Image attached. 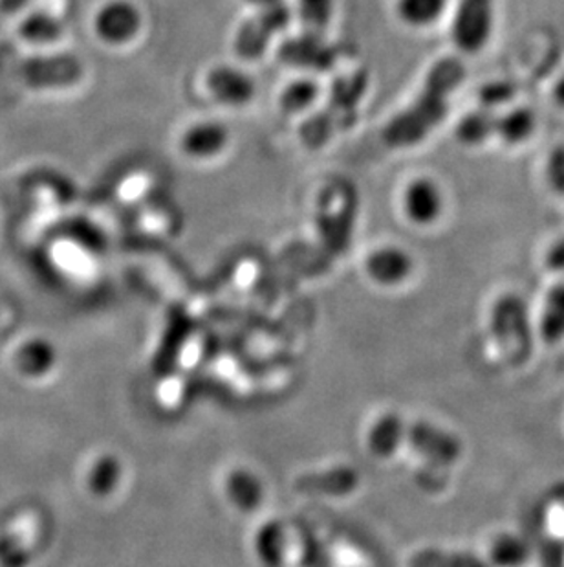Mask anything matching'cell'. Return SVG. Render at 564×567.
I'll use <instances>...</instances> for the list:
<instances>
[{"instance_id":"1","label":"cell","mask_w":564,"mask_h":567,"mask_svg":"<svg viewBox=\"0 0 564 567\" xmlns=\"http://www.w3.org/2000/svg\"><path fill=\"white\" fill-rule=\"evenodd\" d=\"M466 74V64L458 58H443L432 64L415 102L385 127V144L393 150H407L424 142L448 118L452 92L460 89Z\"/></svg>"},{"instance_id":"2","label":"cell","mask_w":564,"mask_h":567,"mask_svg":"<svg viewBox=\"0 0 564 567\" xmlns=\"http://www.w3.org/2000/svg\"><path fill=\"white\" fill-rule=\"evenodd\" d=\"M368 89L367 70L343 75L332 89L328 107L301 127V140L309 150H320L337 133L356 124L357 105Z\"/></svg>"},{"instance_id":"3","label":"cell","mask_w":564,"mask_h":567,"mask_svg":"<svg viewBox=\"0 0 564 567\" xmlns=\"http://www.w3.org/2000/svg\"><path fill=\"white\" fill-rule=\"evenodd\" d=\"M493 331L502 353L513 364L521 365L532 354V331L526 306L516 296H504L493 311Z\"/></svg>"},{"instance_id":"4","label":"cell","mask_w":564,"mask_h":567,"mask_svg":"<svg viewBox=\"0 0 564 567\" xmlns=\"http://www.w3.org/2000/svg\"><path fill=\"white\" fill-rule=\"evenodd\" d=\"M495 28V0H460L452 17L451 39L462 54H479Z\"/></svg>"},{"instance_id":"5","label":"cell","mask_w":564,"mask_h":567,"mask_svg":"<svg viewBox=\"0 0 564 567\" xmlns=\"http://www.w3.org/2000/svg\"><path fill=\"white\" fill-rule=\"evenodd\" d=\"M290 22L292 8L286 0L264 10H257V16L248 19L234 35V52L246 61L261 60L273 35L284 32Z\"/></svg>"},{"instance_id":"6","label":"cell","mask_w":564,"mask_h":567,"mask_svg":"<svg viewBox=\"0 0 564 567\" xmlns=\"http://www.w3.org/2000/svg\"><path fill=\"white\" fill-rule=\"evenodd\" d=\"M142 24V11L130 0H111L94 19L97 38L113 47H122L138 38Z\"/></svg>"},{"instance_id":"7","label":"cell","mask_w":564,"mask_h":567,"mask_svg":"<svg viewBox=\"0 0 564 567\" xmlns=\"http://www.w3.org/2000/svg\"><path fill=\"white\" fill-rule=\"evenodd\" d=\"M83 63L75 55L58 54L35 58L22 66V75L32 89H66L83 78Z\"/></svg>"},{"instance_id":"8","label":"cell","mask_w":564,"mask_h":567,"mask_svg":"<svg viewBox=\"0 0 564 567\" xmlns=\"http://www.w3.org/2000/svg\"><path fill=\"white\" fill-rule=\"evenodd\" d=\"M208 91L226 107H244L255 97V81L234 66H217L208 74Z\"/></svg>"},{"instance_id":"9","label":"cell","mask_w":564,"mask_h":567,"mask_svg":"<svg viewBox=\"0 0 564 567\" xmlns=\"http://www.w3.org/2000/svg\"><path fill=\"white\" fill-rule=\"evenodd\" d=\"M404 209L415 225L429 226L437 223L443 212L442 189L431 178H416L405 189Z\"/></svg>"},{"instance_id":"10","label":"cell","mask_w":564,"mask_h":567,"mask_svg":"<svg viewBox=\"0 0 564 567\" xmlns=\"http://www.w3.org/2000/svg\"><path fill=\"white\" fill-rule=\"evenodd\" d=\"M281 60L299 69H331L336 63V52L326 43L323 35L304 32L301 38L290 39L282 44Z\"/></svg>"},{"instance_id":"11","label":"cell","mask_w":564,"mask_h":567,"mask_svg":"<svg viewBox=\"0 0 564 567\" xmlns=\"http://www.w3.org/2000/svg\"><path fill=\"white\" fill-rule=\"evenodd\" d=\"M228 144V127L213 120L191 125L181 136V151L197 161H208L219 156Z\"/></svg>"},{"instance_id":"12","label":"cell","mask_w":564,"mask_h":567,"mask_svg":"<svg viewBox=\"0 0 564 567\" xmlns=\"http://www.w3.org/2000/svg\"><path fill=\"white\" fill-rule=\"evenodd\" d=\"M368 274L382 284H396L409 274L410 257L399 248H382L368 257Z\"/></svg>"},{"instance_id":"13","label":"cell","mask_w":564,"mask_h":567,"mask_svg":"<svg viewBox=\"0 0 564 567\" xmlns=\"http://www.w3.org/2000/svg\"><path fill=\"white\" fill-rule=\"evenodd\" d=\"M497 134V116L490 109H479L466 114L457 125V138L468 147H479Z\"/></svg>"},{"instance_id":"14","label":"cell","mask_w":564,"mask_h":567,"mask_svg":"<svg viewBox=\"0 0 564 567\" xmlns=\"http://www.w3.org/2000/svg\"><path fill=\"white\" fill-rule=\"evenodd\" d=\"M55 364V351L46 340L35 338L17 351V370L28 377H43Z\"/></svg>"},{"instance_id":"15","label":"cell","mask_w":564,"mask_h":567,"mask_svg":"<svg viewBox=\"0 0 564 567\" xmlns=\"http://www.w3.org/2000/svg\"><path fill=\"white\" fill-rule=\"evenodd\" d=\"M535 114L526 107H516L497 116V134L506 145H521L535 131Z\"/></svg>"},{"instance_id":"16","label":"cell","mask_w":564,"mask_h":567,"mask_svg":"<svg viewBox=\"0 0 564 567\" xmlns=\"http://www.w3.org/2000/svg\"><path fill=\"white\" fill-rule=\"evenodd\" d=\"M63 22L58 17L46 11H35L24 17V21L19 27V33L27 43L35 47H46L58 41L63 35Z\"/></svg>"},{"instance_id":"17","label":"cell","mask_w":564,"mask_h":567,"mask_svg":"<svg viewBox=\"0 0 564 567\" xmlns=\"http://www.w3.org/2000/svg\"><path fill=\"white\" fill-rule=\"evenodd\" d=\"M448 10V0H398L396 11L405 24L412 28H427L440 21Z\"/></svg>"},{"instance_id":"18","label":"cell","mask_w":564,"mask_h":567,"mask_svg":"<svg viewBox=\"0 0 564 567\" xmlns=\"http://www.w3.org/2000/svg\"><path fill=\"white\" fill-rule=\"evenodd\" d=\"M336 11V0H299L297 16L304 32L325 35Z\"/></svg>"},{"instance_id":"19","label":"cell","mask_w":564,"mask_h":567,"mask_svg":"<svg viewBox=\"0 0 564 567\" xmlns=\"http://www.w3.org/2000/svg\"><path fill=\"white\" fill-rule=\"evenodd\" d=\"M321 96V86L317 81L303 80L292 81L290 85L282 91L281 109L286 114L303 113L306 109L312 107Z\"/></svg>"},{"instance_id":"20","label":"cell","mask_w":564,"mask_h":567,"mask_svg":"<svg viewBox=\"0 0 564 567\" xmlns=\"http://www.w3.org/2000/svg\"><path fill=\"white\" fill-rule=\"evenodd\" d=\"M544 340L557 342L564 337V285L555 287L549 295L541 321Z\"/></svg>"},{"instance_id":"21","label":"cell","mask_w":564,"mask_h":567,"mask_svg":"<svg viewBox=\"0 0 564 567\" xmlns=\"http://www.w3.org/2000/svg\"><path fill=\"white\" fill-rule=\"evenodd\" d=\"M528 546L516 536H502L493 546V560L497 566L516 567L526 563Z\"/></svg>"},{"instance_id":"22","label":"cell","mask_w":564,"mask_h":567,"mask_svg":"<svg viewBox=\"0 0 564 567\" xmlns=\"http://www.w3.org/2000/svg\"><path fill=\"white\" fill-rule=\"evenodd\" d=\"M32 555L21 538L15 535H0V567H28Z\"/></svg>"},{"instance_id":"23","label":"cell","mask_w":564,"mask_h":567,"mask_svg":"<svg viewBox=\"0 0 564 567\" xmlns=\"http://www.w3.org/2000/svg\"><path fill=\"white\" fill-rule=\"evenodd\" d=\"M416 567H490L480 558L471 555H451V553H429Z\"/></svg>"},{"instance_id":"24","label":"cell","mask_w":564,"mask_h":567,"mask_svg":"<svg viewBox=\"0 0 564 567\" xmlns=\"http://www.w3.org/2000/svg\"><path fill=\"white\" fill-rule=\"evenodd\" d=\"M513 94H515V89L508 81H491L480 89L479 97L482 107L493 111L499 105L510 102Z\"/></svg>"},{"instance_id":"25","label":"cell","mask_w":564,"mask_h":567,"mask_svg":"<svg viewBox=\"0 0 564 567\" xmlns=\"http://www.w3.org/2000/svg\"><path fill=\"white\" fill-rule=\"evenodd\" d=\"M114 472H116V466L111 463V460H103L94 466V471L91 474V487L96 491V493H103V491H108L111 485L114 482Z\"/></svg>"},{"instance_id":"26","label":"cell","mask_w":564,"mask_h":567,"mask_svg":"<svg viewBox=\"0 0 564 567\" xmlns=\"http://www.w3.org/2000/svg\"><path fill=\"white\" fill-rule=\"evenodd\" d=\"M30 2H32V0H0V13L17 16V13L27 10Z\"/></svg>"},{"instance_id":"27","label":"cell","mask_w":564,"mask_h":567,"mask_svg":"<svg viewBox=\"0 0 564 567\" xmlns=\"http://www.w3.org/2000/svg\"><path fill=\"white\" fill-rule=\"evenodd\" d=\"M549 265L554 270H564V239L555 243L554 248L549 254Z\"/></svg>"},{"instance_id":"28","label":"cell","mask_w":564,"mask_h":567,"mask_svg":"<svg viewBox=\"0 0 564 567\" xmlns=\"http://www.w3.org/2000/svg\"><path fill=\"white\" fill-rule=\"evenodd\" d=\"M554 102L557 107L564 109V74L561 75L560 80H557V83L554 85Z\"/></svg>"},{"instance_id":"29","label":"cell","mask_w":564,"mask_h":567,"mask_svg":"<svg viewBox=\"0 0 564 567\" xmlns=\"http://www.w3.org/2000/svg\"><path fill=\"white\" fill-rule=\"evenodd\" d=\"M251 8H255V10H264V8H270V6L279 4L282 0H246Z\"/></svg>"}]
</instances>
